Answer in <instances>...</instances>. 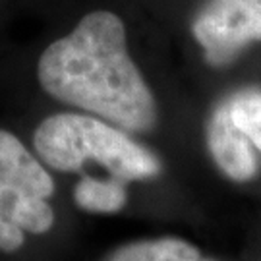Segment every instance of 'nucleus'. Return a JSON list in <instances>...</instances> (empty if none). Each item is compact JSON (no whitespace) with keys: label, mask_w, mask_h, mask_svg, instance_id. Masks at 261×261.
<instances>
[{"label":"nucleus","mask_w":261,"mask_h":261,"mask_svg":"<svg viewBox=\"0 0 261 261\" xmlns=\"http://www.w3.org/2000/svg\"><path fill=\"white\" fill-rule=\"evenodd\" d=\"M41 89L58 103L128 132L151 136L161 112L157 97L128 48L126 25L109 10L85 14L37 62Z\"/></svg>","instance_id":"f257e3e1"},{"label":"nucleus","mask_w":261,"mask_h":261,"mask_svg":"<svg viewBox=\"0 0 261 261\" xmlns=\"http://www.w3.org/2000/svg\"><path fill=\"white\" fill-rule=\"evenodd\" d=\"M31 141L39 161L56 172H84L93 163L128 184L151 182L165 172L157 151L87 112L50 114L37 124Z\"/></svg>","instance_id":"f03ea898"},{"label":"nucleus","mask_w":261,"mask_h":261,"mask_svg":"<svg viewBox=\"0 0 261 261\" xmlns=\"http://www.w3.org/2000/svg\"><path fill=\"white\" fill-rule=\"evenodd\" d=\"M55 178L37 155L16 134L0 130V252H18L28 234L55 226Z\"/></svg>","instance_id":"7ed1b4c3"},{"label":"nucleus","mask_w":261,"mask_h":261,"mask_svg":"<svg viewBox=\"0 0 261 261\" xmlns=\"http://www.w3.org/2000/svg\"><path fill=\"white\" fill-rule=\"evenodd\" d=\"M190 31L207 64L224 68L261 43V0H205Z\"/></svg>","instance_id":"20e7f679"},{"label":"nucleus","mask_w":261,"mask_h":261,"mask_svg":"<svg viewBox=\"0 0 261 261\" xmlns=\"http://www.w3.org/2000/svg\"><path fill=\"white\" fill-rule=\"evenodd\" d=\"M203 140L215 168L226 180L234 184H252L259 176V155L248 138L234 126L221 99L207 114Z\"/></svg>","instance_id":"39448f33"},{"label":"nucleus","mask_w":261,"mask_h":261,"mask_svg":"<svg viewBox=\"0 0 261 261\" xmlns=\"http://www.w3.org/2000/svg\"><path fill=\"white\" fill-rule=\"evenodd\" d=\"M103 261H221L197 244L174 234L138 238L114 248Z\"/></svg>","instance_id":"423d86ee"},{"label":"nucleus","mask_w":261,"mask_h":261,"mask_svg":"<svg viewBox=\"0 0 261 261\" xmlns=\"http://www.w3.org/2000/svg\"><path fill=\"white\" fill-rule=\"evenodd\" d=\"M128 182L114 176H93L82 174L75 182L72 197L82 211L91 215H116L122 213L128 205Z\"/></svg>","instance_id":"0eeeda50"},{"label":"nucleus","mask_w":261,"mask_h":261,"mask_svg":"<svg viewBox=\"0 0 261 261\" xmlns=\"http://www.w3.org/2000/svg\"><path fill=\"white\" fill-rule=\"evenodd\" d=\"M234 126L248 138L261 155V87L246 85L221 97Z\"/></svg>","instance_id":"6e6552de"},{"label":"nucleus","mask_w":261,"mask_h":261,"mask_svg":"<svg viewBox=\"0 0 261 261\" xmlns=\"http://www.w3.org/2000/svg\"><path fill=\"white\" fill-rule=\"evenodd\" d=\"M257 261H261V253H259V257H257Z\"/></svg>","instance_id":"1a4fd4ad"}]
</instances>
